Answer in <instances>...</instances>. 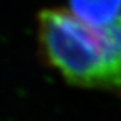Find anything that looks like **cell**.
Here are the masks:
<instances>
[{
  "label": "cell",
  "instance_id": "2",
  "mask_svg": "<svg viewBox=\"0 0 121 121\" xmlns=\"http://www.w3.org/2000/svg\"><path fill=\"white\" fill-rule=\"evenodd\" d=\"M68 10L90 27H104L121 18V0H68Z\"/></svg>",
  "mask_w": 121,
  "mask_h": 121
},
{
  "label": "cell",
  "instance_id": "1",
  "mask_svg": "<svg viewBox=\"0 0 121 121\" xmlns=\"http://www.w3.org/2000/svg\"><path fill=\"white\" fill-rule=\"evenodd\" d=\"M44 58L71 84L111 90L108 56L102 27L79 21L68 9L50 8L37 14Z\"/></svg>",
  "mask_w": 121,
  "mask_h": 121
}]
</instances>
